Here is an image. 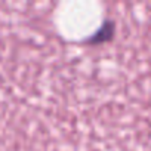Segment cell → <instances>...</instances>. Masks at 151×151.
Masks as SVG:
<instances>
[]
</instances>
